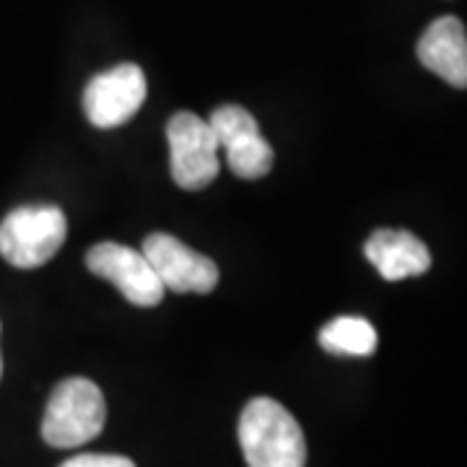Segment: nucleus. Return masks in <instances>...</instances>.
<instances>
[{"label": "nucleus", "instance_id": "6", "mask_svg": "<svg viewBox=\"0 0 467 467\" xmlns=\"http://www.w3.org/2000/svg\"><path fill=\"white\" fill-rule=\"evenodd\" d=\"M218 149L223 150L226 164L239 180H260L273 169V149L267 143L257 119L239 104H223L208 117Z\"/></svg>", "mask_w": 467, "mask_h": 467}, {"label": "nucleus", "instance_id": "9", "mask_svg": "<svg viewBox=\"0 0 467 467\" xmlns=\"http://www.w3.org/2000/svg\"><path fill=\"white\" fill-rule=\"evenodd\" d=\"M418 60L454 88L467 86V34L457 16H441L418 42Z\"/></svg>", "mask_w": 467, "mask_h": 467}, {"label": "nucleus", "instance_id": "10", "mask_svg": "<svg viewBox=\"0 0 467 467\" xmlns=\"http://www.w3.org/2000/svg\"><path fill=\"white\" fill-rule=\"evenodd\" d=\"M364 254L384 281H405L431 267V252L416 234L405 229H377L364 244Z\"/></svg>", "mask_w": 467, "mask_h": 467}, {"label": "nucleus", "instance_id": "7", "mask_svg": "<svg viewBox=\"0 0 467 467\" xmlns=\"http://www.w3.org/2000/svg\"><path fill=\"white\" fill-rule=\"evenodd\" d=\"M143 257L149 260L156 278L174 294H211L218 285V265L177 236L164 232L143 239Z\"/></svg>", "mask_w": 467, "mask_h": 467}, {"label": "nucleus", "instance_id": "1", "mask_svg": "<svg viewBox=\"0 0 467 467\" xmlns=\"http://www.w3.org/2000/svg\"><path fill=\"white\" fill-rule=\"evenodd\" d=\"M239 444L250 467H304L306 439L281 402L254 398L239 418Z\"/></svg>", "mask_w": 467, "mask_h": 467}, {"label": "nucleus", "instance_id": "11", "mask_svg": "<svg viewBox=\"0 0 467 467\" xmlns=\"http://www.w3.org/2000/svg\"><path fill=\"white\" fill-rule=\"evenodd\" d=\"M379 335L364 317H335L319 330V346L335 356H371Z\"/></svg>", "mask_w": 467, "mask_h": 467}, {"label": "nucleus", "instance_id": "4", "mask_svg": "<svg viewBox=\"0 0 467 467\" xmlns=\"http://www.w3.org/2000/svg\"><path fill=\"white\" fill-rule=\"evenodd\" d=\"M167 140L174 182L190 192L213 184L221 171V149L208 119L195 112H177L169 119Z\"/></svg>", "mask_w": 467, "mask_h": 467}, {"label": "nucleus", "instance_id": "2", "mask_svg": "<svg viewBox=\"0 0 467 467\" xmlns=\"http://www.w3.org/2000/svg\"><path fill=\"white\" fill-rule=\"evenodd\" d=\"M107 423V402L97 384L84 377L63 379L52 389L42 418V439L55 450H73L94 441Z\"/></svg>", "mask_w": 467, "mask_h": 467}, {"label": "nucleus", "instance_id": "8", "mask_svg": "<svg viewBox=\"0 0 467 467\" xmlns=\"http://www.w3.org/2000/svg\"><path fill=\"white\" fill-rule=\"evenodd\" d=\"M86 265L94 275L109 281L135 306H156L164 299L167 288L156 278L143 252L133 250V247H125L117 242L94 244L86 254Z\"/></svg>", "mask_w": 467, "mask_h": 467}, {"label": "nucleus", "instance_id": "13", "mask_svg": "<svg viewBox=\"0 0 467 467\" xmlns=\"http://www.w3.org/2000/svg\"><path fill=\"white\" fill-rule=\"evenodd\" d=\"M0 377H3V358H0Z\"/></svg>", "mask_w": 467, "mask_h": 467}, {"label": "nucleus", "instance_id": "12", "mask_svg": "<svg viewBox=\"0 0 467 467\" xmlns=\"http://www.w3.org/2000/svg\"><path fill=\"white\" fill-rule=\"evenodd\" d=\"M60 467H135V462L122 454H76Z\"/></svg>", "mask_w": 467, "mask_h": 467}, {"label": "nucleus", "instance_id": "5", "mask_svg": "<svg viewBox=\"0 0 467 467\" xmlns=\"http://www.w3.org/2000/svg\"><path fill=\"white\" fill-rule=\"evenodd\" d=\"M146 97V73L135 63H122L88 81L84 88V112L94 128L112 130L130 122L143 107Z\"/></svg>", "mask_w": 467, "mask_h": 467}, {"label": "nucleus", "instance_id": "3", "mask_svg": "<svg viewBox=\"0 0 467 467\" xmlns=\"http://www.w3.org/2000/svg\"><path fill=\"white\" fill-rule=\"evenodd\" d=\"M67 221L57 205H21L0 221V254L14 267L50 263L66 244Z\"/></svg>", "mask_w": 467, "mask_h": 467}]
</instances>
